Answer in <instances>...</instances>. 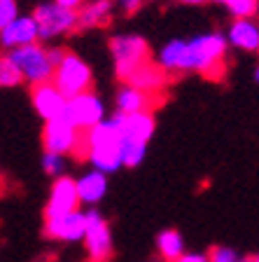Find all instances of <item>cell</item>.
Instances as JSON below:
<instances>
[{
	"label": "cell",
	"mask_w": 259,
	"mask_h": 262,
	"mask_svg": "<svg viewBox=\"0 0 259 262\" xmlns=\"http://www.w3.org/2000/svg\"><path fill=\"white\" fill-rule=\"evenodd\" d=\"M161 103L159 96L138 89L131 82H122V87L114 94V113L119 115H133V113H145V110H154Z\"/></svg>",
	"instance_id": "15"
},
{
	"label": "cell",
	"mask_w": 259,
	"mask_h": 262,
	"mask_svg": "<svg viewBox=\"0 0 259 262\" xmlns=\"http://www.w3.org/2000/svg\"><path fill=\"white\" fill-rule=\"evenodd\" d=\"M84 248L91 262H108L112 255V229L103 213L96 208L86 211V232H84Z\"/></svg>",
	"instance_id": "9"
},
{
	"label": "cell",
	"mask_w": 259,
	"mask_h": 262,
	"mask_svg": "<svg viewBox=\"0 0 259 262\" xmlns=\"http://www.w3.org/2000/svg\"><path fill=\"white\" fill-rule=\"evenodd\" d=\"M80 206L82 202H80V192H77V178L63 173L52 180L47 204H44V218H54V215L75 211Z\"/></svg>",
	"instance_id": "12"
},
{
	"label": "cell",
	"mask_w": 259,
	"mask_h": 262,
	"mask_svg": "<svg viewBox=\"0 0 259 262\" xmlns=\"http://www.w3.org/2000/svg\"><path fill=\"white\" fill-rule=\"evenodd\" d=\"M213 3L224 7L231 19H250V16H259V0H213Z\"/></svg>",
	"instance_id": "21"
},
{
	"label": "cell",
	"mask_w": 259,
	"mask_h": 262,
	"mask_svg": "<svg viewBox=\"0 0 259 262\" xmlns=\"http://www.w3.org/2000/svg\"><path fill=\"white\" fill-rule=\"evenodd\" d=\"M82 159L103 173H117L124 169V115H108L103 122L84 131Z\"/></svg>",
	"instance_id": "2"
},
{
	"label": "cell",
	"mask_w": 259,
	"mask_h": 262,
	"mask_svg": "<svg viewBox=\"0 0 259 262\" xmlns=\"http://www.w3.org/2000/svg\"><path fill=\"white\" fill-rule=\"evenodd\" d=\"M38 21L40 28V40L47 45H52L54 40L68 38L75 31H80V16H77V10H70V7L59 5L56 0H44V3H38L31 12Z\"/></svg>",
	"instance_id": "4"
},
{
	"label": "cell",
	"mask_w": 259,
	"mask_h": 262,
	"mask_svg": "<svg viewBox=\"0 0 259 262\" xmlns=\"http://www.w3.org/2000/svg\"><path fill=\"white\" fill-rule=\"evenodd\" d=\"M10 56L16 63L19 73H21L23 84H28V87L40 84V82L54 80L56 63H54V59H52V54H49V45L42 42V40L12 49Z\"/></svg>",
	"instance_id": "6"
},
{
	"label": "cell",
	"mask_w": 259,
	"mask_h": 262,
	"mask_svg": "<svg viewBox=\"0 0 259 262\" xmlns=\"http://www.w3.org/2000/svg\"><path fill=\"white\" fill-rule=\"evenodd\" d=\"M147 3H150V0H117V12L131 16V14H135L138 10H143Z\"/></svg>",
	"instance_id": "26"
},
{
	"label": "cell",
	"mask_w": 259,
	"mask_h": 262,
	"mask_svg": "<svg viewBox=\"0 0 259 262\" xmlns=\"http://www.w3.org/2000/svg\"><path fill=\"white\" fill-rule=\"evenodd\" d=\"M241 262H254V260H252V257H243V260H241Z\"/></svg>",
	"instance_id": "31"
},
{
	"label": "cell",
	"mask_w": 259,
	"mask_h": 262,
	"mask_svg": "<svg viewBox=\"0 0 259 262\" xmlns=\"http://www.w3.org/2000/svg\"><path fill=\"white\" fill-rule=\"evenodd\" d=\"M38 40H40V28L33 14H19L14 21L7 24L0 31V47H3V52H12V49L38 42Z\"/></svg>",
	"instance_id": "14"
},
{
	"label": "cell",
	"mask_w": 259,
	"mask_h": 262,
	"mask_svg": "<svg viewBox=\"0 0 259 262\" xmlns=\"http://www.w3.org/2000/svg\"><path fill=\"white\" fill-rule=\"evenodd\" d=\"M227 40L229 47L236 52H248V54H257L259 52V21L257 16L250 19H231L227 26Z\"/></svg>",
	"instance_id": "16"
},
{
	"label": "cell",
	"mask_w": 259,
	"mask_h": 262,
	"mask_svg": "<svg viewBox=\"0 0 259 262\" xmlns=\"http://www.w3.org/2000/svg\"><path fill=\"white\" fill-rule=\"evenodd\" d=\"M154 131H157L154 110L124 115V166L129 169L140 166Z\"/></svg>",
	"instance_id": "5"
},
{
	"label": "cell",
	"mask_w": 259,
	"mask_h": 262,
	"mask_svg": "<svg viewBox=\"0 0 259 262\" xmlns=\"http://www.w3.org/2000/svg\"><path fill=\"white\" fill-rule=\"evenodd\" d=\"M157 253L163 262H178L184 255V236L178 229H163L157 234Z\"/></svg>",
	"instance_id": "20"
},
{
	"label": "cell",
	"mask_w": 259,
	"mask_h": 262,
	"mask_svg": "<svg viewBox=\"0 0 259 262\" xmlns=\"http://www.w3.org/2000/svg\"><path fill=\"white\" fill-rule=\"evenodd\" d=\"M110 56H112L114 75L126 82L143 63L152 61V47L138 33H117L110 38Z\"/></svg>",
	"instance_id": "3"
},
{
	"label": "cell",
	"mask_w": 259,
	"mask_h": 262,
	"mask_svg": "<svg viewBox=\"0 0 259 262\" xmlns=\"http://www.w3.org/2000/svg\"><path fill=\"white\" fill-rule=\"evenodd\" d=\"M42 145L44 150L61 152L65 157H82L84 145V131L77 129L68 115H59L54 120H47L42 126Z\"/></svg>",
	"instance_id": "7"
},
{
	"label": "cell",
	"mask_w": 259,
	"mask_h": 262,
	"mask_svg": "<svg viewBox=\"0 0 259 262\" xmlns=\"http://www.w3.org/2000/svg\"><path fill=\"white\" fill-rule=\"evenodd\" d=\"M245 255H241L238 251L229 248V246H215L210 253H208V260L210 262H241Z\"/></svg>",
	"instance_id": "25"
},
{
	"label": "cell",
	"mask_w": 259,
	"mask_h": 262,
	"mask_svg": "<svg viewBox=\"0 0 259 262\" xmlns=\"http://www.w3.org/2000/svg\"><path fill=\"white\" fill-rule=\"evenodd\" d=\"M180 5H192V7H199V5H205V3H213V0H178Z\"/></svg>",
	"instance_id": "29"
},
{
	"label": "cell",
	"mask_w": 259,
	"mask_h": 262,
	"mask_svg": "<svg viewBox=\"0 0 259 262\" xmlns=\"http://www.w3.org/2000/svg\"><path fill=\"white\" fill-rule=\"evenodd\" d=\"M65 115L70 117L77 129L89 131L91 126H96L98 122H103L108 117V108H105V101L91 89V92H84L80 96L68 98Z\"/></svg>",
	"instance_id": "10"
},
{
	"label": "cell",
	"mask_w": 259,
	"mask_h": 262,
	"mask_svg": "<svg viewBox=\"0 0 259 262\" xmlns=\"http://www.w3.org/2000/svg\"><path fill=\"white\" fill-rule=\"evenodd\" d=\"M56 3H59V5H63V7H70V10H80L86 0H56Z\"/></svg>",
	"instance_id": "28"
},
{
	"label": "cell",
	"mask_w": 259,
	"mask_h": 262,
	"mask_svg": "<svg viewBox=\"0 0 259 262\" xmlns=\"http://www.w3.org/2000/svg\"><path fill=\"white\" fill-rule=\"evenodd\" d=\"M252 80H254V82H257V84H259V63L254 66V71H252Z\"/></svg>",
	"instance_id": "30"
},
{
	"label": "cell",
	"mask_w": 259,
	"mask_h": 262,
	"mask_svg": "<svg viewBox=\"0 0 259 262\" xmlns=\"http://www.w3.org/2000/svg\"><path fill=\"white\" fill-rule=\"evenodd\" d=\"M86 232V211L75 208V211L61 213L54 218H44V234L49 239L61 241V244H77L84 239Z\"/></svg>",
	"instance_id": "11"
},
{
	"label": "cell",
	"mask_w": 259,
	"mask_h": 262,
	"mask_svg": "<svg viewBox=\"0 0 259 262\" xmlns=\"http://www.w3.org/2000/svg\"><path fill=\"white\" fill-rule=\"evenodd\" d=\"M229 49L227 33L205 31L192 38H173L163 42L154 61L171 77L203 75L208 80H222L227 73Z\"/></svg>",
	"instance_id": "1"
},
{
	"label": "cell",
	"mask_w": 259,
	"mask_h": 262,
	"mask_svg": "<svg viewBox=\"0 0 259 262\" xmlns=\"http://www.w3.org/2000/svg\"><path fill=\"white\" fill-rule=\"evenodd\" d=\"M65 155L61 152H52V150H44L42 152V159H40V166H42V171L47 176H52V178H59V176L65 173Z\"/></svg>",
	"instance_id": "23"
},
{
	"label": "cell",
	"mask_w": 259,
	"mask_h": 262,
	"mask_svg": "<svg viewBox=\"0 0 259 262\" xmlns=\"http://www.w3.org/2000/svg\"><path fill=\"white\" fill-rule=\"evenodd\" d=\"M54 84L65 94L68 98L80 96L84 92L93 89V71L80 54L75 52H65V56L56 63L54 71Z\"/></svg>",
	"instance_id": "8"
},
{
	"label": "cell",
	"mask_w": 259,
	"mask_h": 262,
	"mask_svg": "<svg viewBox=\"0 0 259 262\" xmlns=\"http://www.w3.org/2000/svg\"><path fill=\"white\" fill-rule=\"evenodd\" d=\"M168 80H173V77L168 75L166 71H163L157 61L152 59V61H147V63H143L140 68H138V71H135L126 82L135 84L138 89L152 94V96L163 98V92H166V87H168Z\"/></svg>",
	"instance_id": "17"
},
{
	"label": "cell",
	"mask_w": 259,
	"mask_h": 262,
	"mask_svg": "<svg viewBox=\"0 0 259 262\" xmlns=\"http://www.w3.org/2000/svg\"><path fill=\"white\" fill-rule=\"evenodd\" d=\"M252 260H254V262H259V253H257V255H254V257H252Z\"/></svg>",
	"instance_id": "32"
},
{
	"label": "cell",
	"mask_w": 259,
	"mask_h": 262,
	"mask_svg": "<svg viewBox=\"0 0 259 262\" xmlns=\"http://www.w3.org/2000/svg\"><path fill=\"white\" fill-rule=\"evenodd\" d=\"M178 262H210V260H208V255H203V253H184Z\"/></svg>",
	"instance_id": "27"
},
{
	"label": "cell",
	"mask_w": 259,
	"mask_h": 262,
	"mask_svg": "<svg viewBox=\"0 0 259 262\" xmlns=\"http://www.w3.org/2000/svg\"><path fill=\"white\" fill-rule=\"evenodd\" d=\"M23 84V77L12 61L10 52H0V89H12Z\"/></svg>",
	"instance_id": "22"
},
{
	"label": "cell",
	"mask_w": 259,
	"mask_h": 262,
	"mask_svg": "<svg viewBox=\"0 0 259 262\" xmlns=\"http://www.w3.org/2000/svg\"><path fill=\"white\" fill-rule=\"evenodd\" d=\"M257 54H259V52H257Z\"/></svg>",
	"instance_id": "33"
},
{
	"label": "cell",
	"mask_w": 259,
	"mask_h": 262,
	"mask_svg": "<svg viewBox=\"0 0 259 262\" xmlns=\"http://www.w3.org/2000/svg\"><path fill=\"white\" fill-rule=\"evenodd\" d=\"M108 190H110V176L98 169H91V166H89L86 173H82L77 178V192H80L82 206H89V208L98 206L105 199Z\"/></svg>",
	"instance_id": "18"
},
{
	"label": "cell",
	"mask_w": 259,
	"mask_h": 262,
	"mask_svg": "<svg viewBox=\"0 0 259 262\" xmlns=\"http://www.w3.org/2000/svg\"><path fill=\"white\" fill-rule=\"evenodd\" d=\"M117 12V0H86L77 10L80 16V31H91V28H105L114 19Z\"/></svg>",
	"instance_id": "19"
},
{
	"label": "cell",
	"mask_w": 259,
	"mask_h": 262,
	"mask_svg": "<svg viewBox=\"0 0 259 262\" xmlns=\"http://www.w3.org/2000/svg\"><path fill=\"white\" fill-rule=\"evenodd\" d=\"M19 14H21L19 0H0V31H3L7 24L14 21Z\"/></svg>",
	"instance_id": "24"
},
{
	"label": "cell",
	"mask_w": 259,
	"mask_h": 262,
	"mask_svg": "<svg viewBox=\"0 0 259 262\" xmlns=\"http://www.w3.org/2000/svg\"><path fill=\"white\" fill-rule=\"evenodd\" d=\"M31 103L35 108V113L42 117V122H47L65 113L68 96L56 87L54 80H49V82H40V84H33L31 87Z\"/></svg>",
	"instance_id": "13"
}]
</instances>
